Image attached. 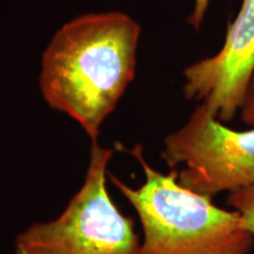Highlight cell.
Masks as SVG:
<instances>
[{"instance_id":"cell-2","label":"cell","mask_w":254,"mask_h":254,"mask_svg":"<svg viewBox=\"0 0 254 254\" xmlns=\"http://www.w3.org/2000/svg\"><path fill=\"white\" fill-rule=\"evenodd\" d=\"M145 180L128 186L111 182L132 205L142 228L141 254H250L254 234L236 211L218 207L211 198L185 189L176 170L164 174L146 161L140 146L129 150Z\"/></svg>"},{"instance_id":"cell-7","label":"cell","mask_w":254,"mask_h":254,"mask_svg":"<svg viewBox=\"0 0 254 254\" xmlns=\"http://www.w3.org/2000/svg\"><path fill=\"white\" fill-rule=\"evenodd\" d=\"M241 119L251 127H254V74L251 79L249 88H247L245 99L240 109Z\"/></svg>"},{"instance_id":"cell-6","label":"cell","mask_w":254,"mask_h":254,"mask_svg":"<svg viewBox=\"0 0 254 254\" xmlns=\"http://www.w3.org/2000/svg\"><path fill=\"white\" fill-rule=\"evenodd\" d=\"M228 205L240 214L247 230L254 234V186L228 193Z\"/></svg>"},{"instance_id":"cell-3","label":"cell","mask_w":254,"mask_h":254,"mask_svg":"<svg viewBox=\"0 0 254 254\" xmlns=\"http://www.w3.org/2000/svg\"><path fill=\"white\" fill-rule=\"evenodd\" d=\"M112 150L92 141L80 190L55 220L34 224L15 239L17 254H141L133 219L126 217L106 186Z\"/></svg>"},{"instance_id":"cell-8","label":"cell","mask_w":254,"mask_h":254,"mask_svg":"<svg viewBox=\"0 0 254 254\" xmlns=\"http://www.w3.org/2000/svg\"><path fill=\"white\" fill-rule=\"evenodd\" d=\"M209 2H211V0H194L192 12L187 17V23L194 28L195 31H198L201 27L202 23H204Z\"/></svg>"},{"instance_id":"cell-4","label":"cell","mask_w":254,"mask_h":254,"mask_svg":"<svg viewBox=\"0 0 254 254\" xmlns=\"http://www.w3.org/2000/svg\"><path fill=\"white\" fill-rule=\"evenodd\" d=\"M161 157L185 189L207 198L254 186V127L238 131L198 105L170 133Z\"/></svg>"},{"instance_id":"cell-5","label":"cell","mask_w":254,"mask_h":254,"mask_svg":"<svg viewBox=\"0 0 254 254\" xmlns=\"http://www.w3.org/2000/svg\"><path fill=\"white\" fill-rule=\"evenodd\" d=\"M254 74V0H243L222 47L184 71V94L228 123L240 112Z\"/></svg>"},{"instance_id":"cell-1","label":"cell","mask_w":254,"mask_h":254,"mask_svg":"<svg viewBox=\"0 0 254 254\" xmlns=\"http://www.w3.org/2000/svg\"><path fill=\"white\" fill-rule=\"evenodd\" d=\"M140 26L123 12L78 17L55 34L43 55L40 88L92 141L135 74Z\"/></svg>"}]
</instances>
